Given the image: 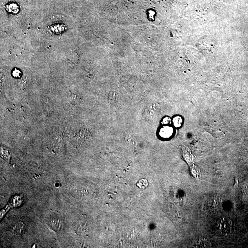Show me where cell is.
Listing matches in <instances>:
<instances>
[{
	"label": "cell",
	"mask_w": 248,
	"mask_h": 248,
	"mask_svg": "<svg viewBox=\"0 0 248 248\" xmlns=\"http://www.w3.org/2000/svg\"><path fill=\"white\" fill-rule=\"evenodd\" d=\"M173 130L171 127H166L163 128L160 131V134L163 137H169L172 135Z\"/></svg>",
	"instance_id": "3"
},
{
	"label": "cell",
	"mask_w": 248,
	"mask_h": 248,
	"mask_svg": "<svg viewBox=\"0 0 248 248\" xmlns=\"http://www.w3.org/2000/svg\"><path fill=\"white\" fill-rule=\"evenodd\" d=\"M49 226L55 231H58L61 227L60 220L57 217H52L48 221Z\"/></svg>",
	"instance_id": "2"
},
{
	"label": "cell",
	"mask_w": 248,
	"mask_h": 248,
	"mask_svg": "<svg viewBox=\"0 0 248 248\" xmlns=\"http://www.w3.org/2000/svg\"><path fill=\"white\" fill-rule=\"evenodd\" d=\"M182 122V120L181 117H176L173 120V123L174 125L176 127H178L180 126L181 125V123Z\"/></svg>",
	"instance_id": "6"
},
{
	"label": "cell",
	"mask_w": 248,
	"mask_h": 248,
	"mask_svg": "<svg viewBox=\"0 0 248 248\" xmlns=\"http://www.w3.org/2000/svg\"><path fill=\"white\" fill-rule=\"evenodd\" d=\"M1 156L2 158L6 160L7 161H9L10 159V154L8 150H7L6 148H2L1 149Z\"/></svg>",
	"instance_id": "5"
},
{
	"label": "cell",
	"mask_w": 248,
	"mask_h": 248,
	"mask_svg": "<svg viewBox=\"0 0 248 248\" xmlns=\"http://www.w3.org/2000/svg\"><path fill=\"white\" fill-rule=\"evenodd\" d=\"M219 227L220 232L224 235H227L231 231L232 222L227 218H223L219 222Z\"/></svg>",
	"instance_id": "1"
},
{
	"label": "cell",
	"mask_w": 248,
	"mask_h": 248,
	"mask_svg": "<svg viewBox=\"0 0 248 248\" xmlns=\"http://www.w3.org/2000/svg\"><path fill=\"white\" fill-rule=\"evenodd\" d=\"M170 120L169 118H166L164 120L163 122L164 123V124H167L168 123L170 122Z\"/></svg>",
	"instance_id": "7"
},
{
	"label": "cell",
	"mask_w": 248,
	"mask_h": 248,
	"mask_svg": "<svg viewBox=\"0 0 248 248\" xmlns=\"http://www.w3.org/2000/svg\"><path fill=\"white\" fill-rule=\"evenodd\" d=\"M197 247L198 248H209L211 247L210 242L207 239H200L197 243Z\"/></svg>",
	"instance_id": "4"
}]
</instances>
